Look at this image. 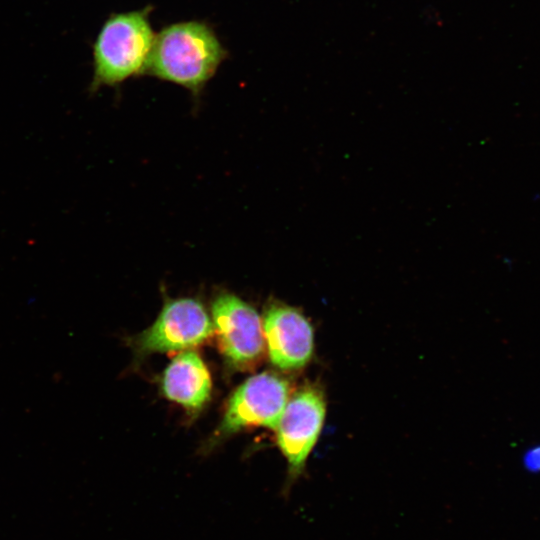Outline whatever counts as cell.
Wrapping results in <instances>:
<instances>
[{
	"instance_id": "5b68a950",
	"label": "cell",
	"mask_w": 540,
	"mask_h": 540,
	"mask_svg": "<svg viewBox=\"0 0 540 540\" xmlns=\"http://www.w3.org/2000/svg\"><path fill=\"white\" fill-rule=\"evenodd\" d=\"M211 312L213 330L226 360L245 367L259 359L265 346L263 322L251 305L234 294L221 293Z\"/></svg>"
},
{
	"instance_id": "9c48e42d",
	"label": "cell",
	"mask_w": 540,
	"mask_h": 540,
	"mask_svg": "<svg viewBox=\"0 0 540 540\" xmlns=\"http://www.w3.org/2000/svg\"><path fill=\"white\" fill-rule=\"evenodd\" d=\"M525 464L531 470L540 469V447L529 451L525 457Z\"/></svg>"
},
{
	"instance_id": "6da1fadb",
	"label": "cell",
	"mask_w": 540,
	"mask_h": 540,
	"mask_svg": "<svg viewBox=\"0 0 540 540\" xmlns=\"http://www.w3.org/2000/svg\"><path fill=\"white\" fill-rule=\"evenodd\" d=\"M225 55L216 34L205 23H175L156 35L145 73L198 95Z\"/></svg>"
},
{
	"instance_id": "277c9868",
	"label": "cell",
	"mask_w": 540,
	"mask_h": 540,
	"mask_svg": "<svg viewBox=\"0 0 540 540\" xmlns=\"http://www.w3.org/2000/svg\"><path fill=\"white\" fill-rule=\"evenodd\" d=\"M213 333L211 318L203 304L194 298L168 300L155 322L137 336L141 353L189 350Z\"/></svg>"
},
{
	"instance_id": "8992f818",
	"label": "cell",
	"mask_w": 540,
	"mask_h": 540,
	"mask_svg": "<svg viewBox=\"0 0 540 540\" xmlns=\"http://www.w3.org/2000/svg\"><path fill=\"white\" fill-rule=\"evenodd\" d=\"M288 400L289 384L284 378L271 372L254 375L230 397L220 432L256 425L275 430Z\"/></svg>"
},
{
	"instance_id": "7a4b0ae2",
	"label": "cell",
	"mask_w": 540,
	"mask_h": 540,
	"mask_svg": "<svg viewBox=\"0 0 540 540\" xmlns=\"http://www.w3.org/2000/svg\"><path fill=\"white\" fill-rule=\"evenodd\" d=\"M148 12L142 9L116 13L104 22L93 45L91 91L145 73L156 37Z\"/></svg>"
},
{
	"instance_id": "ba28073f",
	"label": "cell",
	"mask_w": 540,
	"mask_h": 540,
	"mask_svg": "<svg viewBox=\"0 0 540 540\" xmlns=\"http://www.w3.org/2000/svg\"><path fill=\"white\" fill-rule=\"evenodd\" d=\"M161 387L168 399L187 409L198 410L209 399L212 382L201 357L189 349L179 353L167 366Z\"/></svg>"
},
{
	"instance_id": "52a82bcc",
	"label": "cell",
	"mask_w": 540,
	"mask_h": 540,
	"mask_svg": "<svg viewBox=\"0 0 540 540\" xmlns=\"http://www.w3.org/2000/svg\"><path fill=\"white\" fill-rule=\"evenodd\" d=\"M262 322L269 359L275 367L289 371L308 364L314 351V333L299 310L273 303Z\"/></svg>"
},
{
	"instance_id": "3957f363",
	"label": "cell",
	"mask_w": 540,
	"mask_h": 540,
	"mask_svg": "<svg viewBox=\"0 0 540 540\" xmlns=\"http://www.w3.org/2000/svg\"><path fill=\"white\" fill-rule=\"evenodd\" d=\"M326 414L323 391L307 385L289 398L275 429L278 446L288 465L285 490L305 471L307 459L320 435Z\"/></svg>"
}]
</instances>
